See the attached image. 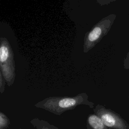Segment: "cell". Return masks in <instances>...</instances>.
<instances>
[{
    "mask_svg": "<svg viewBox=\"0 0 129 129\" xmlns=\"http://www.w3.org/2000/svg\"><path fill=\"white\" fill-rule=\"evenodd\" d=\"M88 98L85 94H79L74 97H49L38 102L35 106L60 115L64 112L74 109L80 105H86L94 108V103L89 101Z\"/></svg>",
    "mask_w": 129,
    "mask_h": 129,
    "instance_id": "1",
    "label": "cell"
},
{
    "mask_svg": "<svg viewBox=\"0 0 129 129\" xmlns=\"http://www.w3.org/2000/svg\"><path fill=\"white\" fill-rule=\"evenodd\" d=\"M116 15L112 14L104 17L97 23L85 36L84 51L87 52L97 44L105 36L112 26Z\"/></svg>",
    "mask_w": 129,
    "mask_h": 129,
    "instance_id": "2",
    "label": "cell"
},
{
    "mask_svg": "<svg viewBox=\"0 0 129 129\" xmlns=\"http://www.w3.org/2000/svg\"><path fill=\"white\" fill-rule=\"evenodd\" d=\"M94 113L98 115L105 125L110 128L123 129L124 122L118 114L104 106L98 104L93 108Z\"/></svg>",
    "mask_w": 129,
    "mask_h": 129,
    "instance_id": "3",
    "label": "cell"
},
{
    "mask_svg": "<svg viewBox=\"0 0 129 129\" xmlns=\"http://www.w3.org/2000/svg\"><path fill=\"white\" fill-rule=\"evenodd\" d=\"M14 61L13 50L7 39L1 37L0 47V63Z\"/></svg>",
    "mask_w": 129,
    "mask_h": 129,
    "instance_id": "4",
    "label": "cell"
},
{
    "mask_svg": "<svg viewBox=\"0 0 129 129\" xmlns=\"http://www.w3.org/2000/svg\"><path fill=\"white\" fill-rule=\"evenodd\" d=\"M1 72L7 84L11 86L15 78V66L14 61L0 63Z\"/></svg>",
    "mask_w": 129,
    "mask_h": 129,
    "instance_id": "5",
    "label": "cell"
},
{
    "mask_svg": "<svg viewBox=\"0 0 129 129\" xmlns=\"http://www.w3.org/2000/svg\"><path fill=\"white\" fill-rule=\"evenodd\" d=\"M86 129H111L104 124L101 118L95 113L90 114L86 119Z\"/></svg>",
    "mask_w": 129,
    "mask_h": 129,
    "instance_id": "6",
    "label": "cell"
},
{
    "mask_svg": "<svg viewBox=\"0 0 129 129\" xmlns=\"http://www.w3.org/2000/svg\"><path fill=\"white\" fill-rule=\"evenodd\" d=\"M30 123L36 129H59L54 125L50 124L48 122L38 118L32 119Z\"/></svg>",
    "mask_w": 129,
    "mask_h": 129,
    "instance_id": "7",
    "label": "cell"
},
{
    "mask_svg": "<svg viewBox=\"0 0 129 129\" xmlns=\"http://www.w3.org/2000/svg\"><path fill=\"white\" fill-rule=\"evenodd\" d=\"M10 124L9 118L3 112H0V129H7Z\"/></svg>",
    "mask_w": 129,
    "mask_h": 129,
    "instance_id": "8",
    "label": "cell"
},
{
    "mask_svg": "<svg viewBox=\"0 0 129 129\" xmlns=\"http://www.w3.org/2000/svg\"><path fill=\"white\" fill-rule=\"evenodd\" d=\"M5 81H6L3 77L2 73L0 72V91L1 93H3L5 90Z\"/></svg>",
    "mask_w": 129,
    "mask_h": 129,
    "instance_id": "9",
    "label": "cell"
},
{
    "mask_svg": "<svg viewBox=\"0 0 129 129\" xmlns=\"http://www.w3.org/2000/svg\"><path fill=\"white\" fill-rule=\"evenodd\" d=\"M123 66L125 70H129V51L124 58L123 62Z\"/></svg>",
    "mask_w": 129,
    "mask_h": 129,
    "instance_id": "10",
    "label": "cell"
},
{
    "mask_svg": "<svg viewBox=\"0 0 129 129\" xmlns=\"http://www.w3.org/2000/svg\"><path fill=\"white\" fill-rule=\"evenodd\" d=\"M20 129H22V128H20Z\"/></svg>",
    "mask_w": 129,
    "mask_h": 129,
    "instance_id": "11",
    "label": "cell"
},
{
    "mask_svg": "<svg viewBox=\"0 0 129 129\" xmlns=\"http://www.w3.org/2000/svg\"><path fill=\"white\" fill-rule=\"evenodd\" d=\"M128 98H129V96H128Z\"/></svg>",
    "mask_w": 129,
    "mask_h": 129,
    "instance_id": "12",
    "label": "cell"
}]
</instances>
